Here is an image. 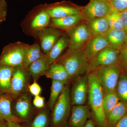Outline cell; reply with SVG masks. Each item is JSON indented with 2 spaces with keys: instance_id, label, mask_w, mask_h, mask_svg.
<instances>
[{
  "instance_id": "obj_14",
  "label": "cell",
  "mask_w": 127,
  "mask_h": 127,
  "mask_svg": "<svg viewBox=\"0 0 127 127\" xmlns=\"http://www.w3.org/2000/svg\"><path fill=\"white\" fill-rule=\"evenodd\" d=\"M65 33L58 29L48 27L39 31L33 37L39 40L42 52L47 54L59 38Z\"/></svg>"
},
{
  "instance_id": "obj_3",
  "label": "cell",
  "mask_w": 127,
  "mask_h": 127,
  "mask_svg": "<svg viewBox=\"0 0 127 127\" xmlns=\"http://www.w3.org/2000/svg\"><path fill=\"white\" fill-rule=\"evenodd\" d=\"M55 62L63 66L70 80L88 73V61L82 50H66Z\"/></svg>"
},
{
  "instance_id": "obj_15",
  "label": "cell",
  "mask_w": 127,
  "mask_h": 127,
  "mask_svg": "<svg viewBox=\"0 0 127 127\" xmlns=\"http://www.w3.org/2000/svg\"><path fill=\"white\" fill-rule=\"evenodd\" d=\"M91 115L87 105L72 106L66 127H84Z\"/></svg>"
},
{
  "instance_id": "obj_34",
  "label": "cell",
  "mask_w": 127,
  "mask_h": 127,
  "mask_svg": "<svg viewBox=\"0 0 127 127\" xmlns=\"http://www.w3.org/2000/svg\"><path fill=\"white\" fill-rule=\"evenodd\" d=\"M28 91L31 94L35 96L40 95L42 89L36 81H34L32 83L29 85Z\"/></svg>"
},
{
  "instance_id": "obj_12",
  "label": "cell",
  "mask_w": 127,
  "mask_h": 127,
  "mask_svg": "<svg viewBox=\"0 0 127 127\" xmlns=\"http://www.w3.org/2000/svg\"><path fill=\"white\" fill-rule=\"evenodd\" d=\"M71 91L70 96L72 106L85 105L88 93V74L75 78Z\"/></svg>"
},
{
  "instance_id": "obj_38",
  "label": "cell",
  "mask_w": 127,
  "mask_h": 127,
  "mask_svg": "<svg viewBox=\"0 0 127 127\" xmlns=\"http://www.w3.org/2000/svg\"><path fill=\"white\" fill-rule=\"evenodd\" d=\"M114 127H127V113Z\"/></svg>"
},
{
  "instance_id": "obj_28",
  "label": "cell",
  "mask_w": 127,
  "mask_h": 127,
  "mask_svg": "<svg viewBox=\"0 0 127 127\" xmlns=\"http://www.w3.org/2000/svg\"><path fill=\"white\" fill-rule=\"evenodd\" d=\"M115 92L120 102L127 108V73L121 72Z\"/></svg>"
},
{
  "instance_id": "obj_39",
  "label": "cell",
  "mask_w": 127,
  "mask_h": 127,
  "mask_svg": "<svg viewBox=\"0 0 127 127\" xmlns=\"http://www.w3.org/2000/svg\"><path fill=\"white\" fill-rule=\"evenodd\" d=\"M7 122V127H25L24 124L12 121Z\"/></svg>"
},
{
  "instance_id": "obj_2",
  "label": "cell",
  "mask_w": 127,
  "mask_h": 127,
  "mask_svg": "<svg viewBox=\"0 0 127 127\" xmlns=\"http://www.w3.org/2000/svg\"><path fill=\"white\" fill-rule=\"evenodd\" d=\"M51 19L45 3L40 4L28 13L21 22V27L25 35L33 37L39 31L48 27Z\"/></svg>"
},
{
  "instance_id": "obj_21",
  "label": "cell",
  "mask_w": 127,
  "mask_h": 127,
  "mask_svg": "<svg viewBox=\"0 0 127 127\" xmlns=\"http://www.w3.org/2000/svg\"><path fill=\"white\" fill-rule=\"evenodd\" d=\"M44 76L52 80L58 81L67 85L70 80L65 68L61 64L54 62L50 64Z\"/></svg>"
},
{
  "instance_id": "obj_37",
  "label": "cell",
  "mask_w": 127,
  "mask_h": 127,
  "mask_svg": "<svg viewBox=\"0 0 127 127\" xmlns=\"http://www.w3.org/2000/svg\"><path fill=\"white\" fill-rule=\"evenodd\" d=\"M123 22L124 30L127 34V10L121 12Z\"/></svg>"
},
{
  "instance_id": "obj_42",
  "label": "cell",
  "mask_w": 127,
  "mask_h": 127,
  "mask_svg": "<svg viewBox=\"0 0 127 127\" xmlns=\"http://www.w3.org/2000/svg\"><path fill=\"white\" fill-rule=\"evenodd\" d=\"M2 22H2V21H0V25L1 24V23Z\"/></svg>"
},
{
  "instance_id": "obj_8",
  "label": "cell",
  "mask_w": 127,
  "mask_h": 127,
  "mask_svg": "<svg viewBox=\"0 0 127 127\" xmlns=\"http://www.w3.org/2000/svg\"><path fill=\"white\" fill-rule=\"evenodd\" d=\"M31 98L28 93L16 97L12 103V109L14 116L25 124L33 117L36 111H35Z\"/></svg>"
},
{
  "instance_id": "obj_4",
  "label": "cell",
  "mask_w": 127,
  "mask_h": 127,
  "mask_svg": "<svg viewBox=\"0 0 127 127\" xmlns=\"http://www.w3.org/2000/svg\"><path fill=\"white\" fill-rule=\"evenodd\" d=\"M71 106L70 89L66 85L51 111L50 127H66Z\"/></svg>"
},
{
  "instance_id": "obj_11",
  "label": "cell",
  "mask_w": 127,
  "mask_h": 127,
  "mask_svg": "<svg viewBox=\"0 0 127 127\" xmlns=\"http://www.w3.org/2000/svg\"><path fill=\"white\" fill-rule=\"evenodd\" d=\"M45 4L46 10L52 18H62L79 14L83 7L70 1H62L50 4L45 3Z\"/></svg>"
},
{
  "instance_id": "obj_25",
  "label": "cell",
  "mask_w": 127,
  "mask_h": 127,
  "mask_svg": "<svg viewBox=\"0 0 127 127\" xmlns=\"http://www.w3.org/2000/svg\"><path fill=\"white\" fill-rule=\"evenodd\" d=\"M127 113V108L119 102L107 116L104 127H114Z\"/></svg>"
},
{
  "instance_id": "obj_5",
  "label": "cell",
  "mask_w": 127,
  "mask_h": 127,
  "mask_svg": "<svg viewBox=\"0 0 127 127\" xmlns=\"http://www.w3.org/2000/svg\"><path fill=\"white\" fill-rule=\"evenodd\" d=\"M29 45L19 41L5 46L0 55V66H22L25 51Z\"/></svg>"
},
{
  "instance_id": "obj_7",
  "label": "cell",
  "mask_w": 127,
  "mask_h": 127,
  "mask_svg": "<svg viewBox=\"0 0 127 127\" xmlns=\"http://www.w3.org/2000/svg\"><path fill=\"white\" fill-rule=\"evenodd\" d=\"M113 8L110 0H90L80 12L82 22L86 23L93 18L105 17Z\"/></svg>"
},
{
  "instance_id": "obj_35",
  "label": "cell",
  "mask_w": 127,
  "mask_h": 127,
  "mask_svg": "<svg viewBox=\"0 0 127 127\" xmlns=\"http://www.w3.org/2000/svg\"><path fill=\"white\" fill-rule=\"evenodd\" d=\"M8 5L6 0H0V21L4 22L7 17Z\"/></svg>"
},
{
  "instance_id": "obj_19",
  "label": "cell",
  "mask_w": 127,
  "mask_h": 127,
  "mask_svg": "<svg viewBox=\"0 0 127 127\" xmlns=\"http://www.w3.org/2000/svg\"><path fill=\"white\" fill-rule=\"evenodd\" d=\"M50 65L47 55L42 53L40 58L32 63L27 70L34 81H37L41 76H44Z\"/></svg>"
},
{
  "instance_id": "obj_22",
  "label": "cell",
  "mask_w": 127,
  "mask_h": 127,
  "mask_svg": "<svg viewBox=\"0 0 127 127\" xmlns=\"http://www.w3.org/2000/svg\"><path fill=\"white\" fill-rule=\"evenodd\" d=\"M49 108L45 107L36 111L29 122L24 124L25 127H50L51 113Z\"/></svg>"
},
{
  "instance_id": "obj_24",
  "label": "cell",
  "mask_w": 127,
  "mask_h": 127,
  "mask_svg": "<svg viewBox=\"0 0 127 127\" xmlns=\"http://www.w3.org/2000/svg\"><path fill=\"white\" fill-rule=\"evenodd\" d=\"M86 24L92 35H104L110 29L105 17L93 18L88 21Z\"/></svg>"
},
{
  "instance_id": "obj_27",
  "label": "cell",
  "mask_w": 127,
  "mask_h": 127,
  "mask_svg": "<svg viewBox=\"0 0 127 127\" xmlns=\"http://www.w3.org/2000/svg\"><path fill=\"white\" fill-rule=\"evenodd\" d=\"M40 45L35 43L29 45L25 51L22 66L27 70L28 67L40 58L42 54Z\"/></svg>"
},
{
  "instance_id": "obj_29",
  "label": "cell",
  "mask_w": 127,
  "mask_h": 127,
  "mask_svg": "<svg viewBox=\"0 0 127 127\" xmlns=\"http://www.w3.org/2000/svg\"><path fill=\"white\" fill-rule=\"evenodd\" d=\"M66 85L62 82L52 80L51 93L48 106L52 111L57 100L63 91Z\"/></svg>"
},
{
  "instance_id": "obj_43",
  "label": "cell",
  "mask_w": 127,
  "mask_h": 127,
  "mask_svg": "<svg viewBox=\"0 0 127 127\" xmlns=\"http://www.w3.org/2000/svg\"></svg>"
},
{
  "instance_id": "obj_10",
  "label": "cell",
  "mask_w": 127,
  "mask_h": 127,
  "mask_svg": "<svg viewBox=\"0 0 127 127\" xmlns=\"http://www.w3.org/2000/svg\"><path fill=\"white\" fill-rule=\"evenodd\" d=\"M69 39V45L67 51L82 50L92 35L86 23L77 24L66 32Z\"/></svg>"
},
{
  "instance_id": "obj_36",
  "label": "cell",
  "mask_w": 127,
  "mask_h": 127,
  "mask_svg": "<svg viewBox=\"0 0 127 127\" xmlns=\"http://www.w3.org/2000/svg\"><path fill=\"white\" fill-rule=\"evenodd\" d=\"M32 104L37 109H40L45 107V98L40 95L34 96L32 102Z\"/></svg>"
},
{
  "instance_id": "obj_30",
  "label": "cell",
  "mask_w": 127,
  "mask_h": 127,
  "mask_svg": "<svg viewBox=\"0 0 127 127\" xmlns=\"http://www.w3.org/2000/svg\"><path fill=\"white\" fill-rule=\"evenodd\" d=\"M105 18L110 29L124 30L123 22L120 12L113 8Z\"/></svg>"
},
{
  "instance_id": "obj_1",
  "label": "cell",
  "mask_w": 127,
  "mask_h": 127,
  "mask_svg": "<svg viewBox=\"0 0 127 127\" xmlns=\"http://www.w3.org/2000/svg\"><path fill=\"white\" fill-rule=\"evenodd\" d=\"M88 99L92 114L95 122L99 127H104L106 116L103 108L104 93L102 87L92 72L88 73Z\"/></svg>"
},
{
  "instance_id": "obj_31",
  "label": "cell",
  "mask_w": 127,
  "mask_h": 127,
  "mask_svg": "<svg viewBox=\"0 0 127 127\" xmlns=\"http://www.w3.org/2000/svg\"><path fill=\"white\" fill-rule=\"evenodd\" d=\"M119 102V99L115 91L104 94L103 105L106 118Z\"/></svg>"
},
{
  "instance_id": "obj_20",
  "label": "cell",
  "mask_w": 127,
  "mask_h": 127,
  "mask_svg": "<svg viewBox=\"0 0 127 127\" xmlns=\"http://www.w3.org/2000/svg\"><path fill=\"white\" fill-rule=\"evenodd\" d=\"M108 47L120 51L127 42V34L123 30L109 29L104 34Z\"/></svg>"
},
{
  "instance_id": "obj_41",
  "label": "cell",
  "mask_w": 127,
  "mask_h": 127,
  "mask_svg": "<svg viewBox=\"0 0 127 127\" xmlns=\"http://www.w3.org/2000/svg\"><path fill=\"white\" fill-rule=\"evenodd\" d=\"M7 122L6 120L0 121V127H7Z\"/></svg>"
},
{
  "instance_id": "obj_16",
  "label": "cell",
  "mask_w": 127,
  "mask_h": 127,
  "mask_svg": "<svg viewBox=\"0 0 127 127\" xmlns=\"http://www.w3.org/2000/svg\"><path fill=\"white\" fill-rule=\"evenodd\" d=\"M108 47L104 35H93L89 38L82 49L88 61L99 52Z\"/></svg>"
},
{
  "instance_id": "obj_13",
  "label": "cell",
  "mask_w": 127,
  "mask_h": 127,
  "mask_svg": "<svg viewBox=\"0 0 127 127\" xmlns=\"http://www.w3.org/2000/svg\"><path fill=\"white\" fill-rule=\"evenodd\" d=\"M31 77L27 70L23 66L14 67L11 80L12 93L17 97L28 93Z\"/></svg>"
},
{
  "instance_id": "obj_6",
  "label": "cell",
  "mask_w": 127,
  "mask_h": 127,
  "mask_svg": "<svg viewBox=\"0 0 127 127\" xmlns=\"http://www.w3.org/2000/svg\"><path fill=\"white\" fill-rule=\"evenodd\" d=\"M91 72L96 77L104 94L115 92L122 72L118 64L97 68Z\"/></svg>"
},
{
  "instance_id": "obj_17",
  "label": "cell",
  "mask_w": 127,
  "mask_h": 127,
  "mask_svg": "<svg viewBox=\"0 0 127 127\" xmlns=\"http://www.w3.org/2000/svg\"><path fill=\"white\" fill-rule=\"evenodd\" d=\"M16 97L13 94L0 91V121H12L22 123L12 112V105Z\"/></svg>"
},
{
  "instance_id": "obj_33",
  "label": "cell",
  "mask_w": 127,
  "mask_h": 127,
  "mask_svg": "<svg viewBox=\"0 0 127 127\" xmlns=\"http://www.w3.org/2000/svg\"><path fill=\"white\" fill-rule=\"evenodd\" d=\"M113 8L120 12L127 10V0H110Z\"/></svg>"
},
{
  "instance_id": "obj_40",
  "label": "cell",
  "mask_w": 127,
  "mask_h": 127,
  "mask_svg": "<svg viewBox=\"0 0 127 127\" xmlns=\"http://www.w3.org/2000/svg\"><path fill=\"white\" fill-rule=\"evenodd\" d=\"M84 127H96L95 122L92 119L90 118L87 122Z\"/></svg>"
},
{
  "instance_id": "obj_26",
  "label": "cell",
  "mask_w": 127,
  "mask_h": 127,
  "mask_svg": "<svg viewBox=\"0 0 127 127\" xmlns=\"http://www.w3.org/2000/svg\"><path fill=\"white\" fill-rule=\"evenodd\" d=\"M14 68L8 66H0V91L12 93L11 80Z\"/></svg>"
},
{
  "instance_id": "obj_9",
  "label": "cell",
  "mask_w": 127,
  "mask_h": 127,
  "mask_svg": "<svg viewBox=\"0 0 127 127\" xmlns=\"http://www.w3.org/2000/svg\"><path fill=\"white\" fill-rule=\"evenodd\" d=\"M120 51L108 47L88 61V73L95 69L118 64Z\"/></svg>"
},
{
  "instance_id": "obj_23",
  "label": "cell",
  "mask_w": 127,
  "mask_h": 127,
  "mask_svg": "<svg viewBox=\"0 0 127 127\" xmlns=\"http://www.w3.org/2000/svg\"><path fill=\"white\" fill-rule=\"evenodd\" d=\"M69 43L68 37L65 33L59 38L50 52L46 54L50 64L56 61L61 56L64 51L68 48Z\"/></svg>"
},
{
  "instance_id": "obj_18",
  "label": "cell",
  "mask_w": 127,
  "mask_h": 127,
  "mask_svg": "<svg viewBox=\"0 0 127 127\" xmlns=\"http://www.w3.org/2000/svg\"><path fill=\"white\" fill-rule=\"evenodd\" d=\"M81 22V15L79 13L62 18H51L48 27L54 28L66 32Z\"/></svg>"
},
{
  "instance_id": "obj_32",
  "label": "cell",
  "mask_w": 127,
  "mask_h": 127,
  "mask_svg": "<svg viewBox=\"0 0 127 127\" xmlns=\"http://www.w3.org/2000/svg\"><path fill=\"white\" fill-rule=\"evenodd\" d=\"M118 65L122 72L127 73V42L120 50Z\"/></svg>"
}]
</instances>
